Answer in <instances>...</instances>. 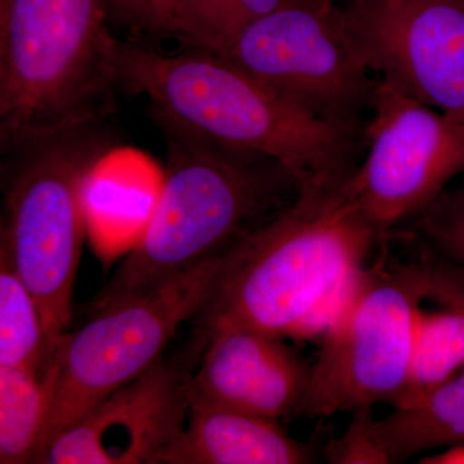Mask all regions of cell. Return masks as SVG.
Wrapping results in <instances>:
<instances>
[{"mask_svg": "<svg viewBox=\"0 0 464 464\" xmlns=\"http://www.w3.org/2000/svg\"><path fill=\"white\" fill-rule=\"evenodd\" d=\"M346 181L301 188L285 209L228 250L215 290L192 319L197 355L234 329L295 340L325 332L381 237Z\"/></svg>", "mask_w": 464, "mask_h": 464, "instance_id": "6da1fadb", "label": "cell"}, {"mask_svg": "<svg viewBox=\"0 0 464 464\" xmlns=\"http://www.w3.org/2000/svg\"><path fill=\"white\" fill-rule=\"evenodd\" d=\"M150 116L167 146L163 186L139 243L85 306L88 317L225 255L302 188L273 158L230 148L159 112Z\"/></svg>", "mask_w": 464, "mask_h": 464, "instance_id": "7a4b0ae2", "label": "cell"}, {"mask_svg": "<svg viewBox=\"0 0 464 464\" xmlns=\"http://www.w3.org/2000/svg\"><path fill=\"white\" fill-rule=\"evenodd\" d=\"M109 63L116 90L208 139L280 161L302 188L355 170L362 130L317 118L222 54L192 45L166 53L112 35Z\"/></svg>", "mask_w": 464, "mask_h": 464, "instance_id": "3957f363", "label": "cell"}, {"mask_svg": "<svg viewBox=\"0 0 464 464\" xmlns=\"http://www.w3.org/2000/svg\"><path fill=\"white\" fill-rule=\"evenodd\" d=\"M111 118L87 119L2 149L0 246L38 302L53 346L72 323L84 188L114 145Z\"/></svg>", "mask_w": 464, "mask_h": 464, "instance_id": "277c9868", "label": "cell"}, {"mask_svg": "<svg viewBox=\"0 0 464 464\" xmlns=\"http://www.w3.org/2000/svg\"><path fill=\"white\" fill-rule=\"evenodd\" d=\"M102 0H0L2 149L114 114Z\"/></svg>", "mask_w": 464, "mask_h": 464, "instance_id": "5b68a950", "label": "cell"}, {"mask_svg": "<svg viewBox=\"0 0 464 464\" xmlns=\"http://www.w3.org/2000/svg\"><path fill=\"white\" fill-rule=\"evenodd\" d=\"M430 290V270L364 268L323 333L298 418L398 405L411 374L415 319Z\"/></svg>", "mask_w": 464, "mask_h": 464, "instance_id": "8992f818", "label": "cell"}, {"mask_svg": "<svg viewBox=\"0 0 464 464\" xmlns=\"http://www.w3.org/2000/svg\"><path fill=\"white\" fill-rule=\"evenodd\" d=\"M226 262L227 252L58 337L56 392L33 463L60 433L163 359L179 326L209 299Z\"/></svg>", "mask_w": 464, "mask_h": 464, "instance_id": "52a82bcc", "label": "cell"}, {"mask_svg": "<svg viewBox=\"0 0 464 464\" xmlns=\"http://www.w3.org/2000/svg\"><path fill=\"white\" fill-rule=\"evenodd\" d=\"M222 56L323 121L362 130L371 110L377 76L333 0H286Z\"/></svg>", "mask_w": 464, "mask_h": 464, "instance_id": "ba28073f", "label": "cell"}, {"mask_svg": "<svg viewBox=\"0 0 464 464\" xmlns=\"http://www.w3.org/2000/svg\"><path fill=\"white\" fill-rule=\"evenodd\" d=\"M368 152L346 186L381 235L420 215L464 170V125L377 78Z\"/></svg>", "mask_w": 464, "mask_h": 464, "instance_id": "9c48e42d", "label": "cell"}, {"mask_svg": "<svg viewBox=\"0 0 464 464\" xmlns=\"http://www.w3.org/2000/svg\"><path fill=\"white\" fill-rule=\"evenodd\" d=\"M342 11L378 79L464 125V0H351Z\"/></svg>", "mask_w": 464, "mask_h": 464, "instance_id": "30bf717a", "label": "cell"}, {"mask_svg": "<svg viewBox=\"0 0 464 464\" xmlns=\"http://www.w3.org/2000/svg\"><path fill=\"white\" fill-rule=\"evenodd\" d=\"M190 378L159 360L60 433L36 464H159L185 430Z\"/></svg>", "mask_w": 464, "mask_h": 464, "instance_id": "8fae6325", "label": "cell"}, {"mask_svg": "<svg viewBox=\"0 0 464 464\" xmlns=\"http://www.w3.org/2000/svg\"><path fill=\"white\" fill-rule=\"evenodd\" d=\"M285 340L256 329L219 333L201 351L191 390L217 404L277 422L298 418L311 366Z\"/></svg>", "mask_w": 464, "mask_h": 464, "instance_id": "7c38bea8", "label": "cell"}, {"mask_svg": "<svg viewBox=\"0 0 464 464\" xmlns=\"http://www.w3.org/2000/svg\"><path fill=\"white\" fill-rule=\"evenodd\" d=\"M314 450L293 439L277 420L217 404L190 386V406L181 436L159 464H304Z\"/></svg>", "mask_w": 464, "mask_h": 464, "instance_id": "4fadbf2b", "label": "cell"}, {"mask_svg": "<svg viewBox=\"0 0 464 464\" xmlns=\"http://www.w3.org/2000/svg\"><path fill=\"white\" fill-rule=\"evenodd\" d=\"M463 271L460 266L457 271L432 273L430 297L439 299L445 308L418 310L408 387L396 406L417 401L464 369Z\"/></svg>", "mask_w": 464, "mask_h": 464, "instance_id": "5bb4252c", "label": "cell"}, {"mask_svg": "<svg viewBox=\"0 0 464 464\" xmlns=\"http://www.w3.org/2000/svg\"><path fill=\"white\" fill-rule=\"evenodd\" d=\"M374 431L390 463L464 444V372L411 404L395 406Z\"/></svg>", "mask_w": 464, "mask_h": 464, "instance_id": "9a60e30c", "label": "cell"}, {"mask_svg": "<svg viewBox=\"0 0 464 464\" xmlns=\"http://www.w3.org/2000/svg\"><path fill=\"white\" fill-rule=\"evenodd\" d=\"M56 383V351L44 371L0 366V463L34 462Z\"/></svg>", "mask_w": 464, "mask_h": 464, "instance_id": "2e32d148", "label": "cell"}, {"mask_svg": "<svg viewBox=\"0 0 464 464\" xmlns=\"http://www.w3.org/2000/svg\"><path fill=\"white\" fill-rule=\"evenodd\" d=\"M56 346L48 341L32 290L0 246V366L44 371Z\"/></svg>", "mask_w": 464, "mask_h": 464, "instance_id": "e0dca14e", "label": "cell"}, {"mask_svg": "<svg viewBox=\"0 0 464 464\" xmlns=\"http://www.w3.org/2000/svg\"><path fill=\"white\" fill-rule=\"evenodd\" d=\"M286 0H181L174 35L192 47L224 54L246 27Z\"/></svg>", "mask_w": 464, "mask_h": 464, "instance_id": "ac0fdd59", "label": "cell"}, {"mask_svg": "<svg viewBox=\"0 0 464 464\" xmlns=\"http://www.w3.org/2000/svg\"><path fill=\"white\" fill-rule=\"evenodd\" d=\"M420 222L433 246L464 267V186L451 194L442 192Z\"/></svg>", "mask_w": 464, "mask_h": 464, "instance_id": "d6986e66", "label": "cell"}, {"mask_svg": "<svg viewBox=\"0 0 464 464\" xmlns=\"http://www.w3.org/2000/svg\"><path fill=\"white\" fill-rule=\"evenodd\" d=\"M353 420L341 438L332 440L325 449L326 462L337 464H389L374 431L372 408L353 411Z\"/></svg>", "mask_w": 464, "mask_h": 464, "instance_id": "ffe728a7", "label": "cell"}, {"mask_svg": "<svg viewBox=\"0 0 464 464\" xmlns=\"http://www.w3.org/2000/svg\"><path fill=\"white\" fill-rule=\"evenodd\" d=\"M106 14L137 33L174 35L181 0H102Z\"/></svg>", "mask_w": 464, "mask_h": 464, "instance_id": "44dd1931", "label": "cell"}, {"mask_svg": "<svg viewBox=\"0 0 464 464\" xmlns=\"http://www.w3.org/2000/svg\"><path fill=\"white\" fill-rule=\"evenodd\" d=\"M420 463L423 464H464V444L457 447L447 448L441 453L424 457Z\"/></svg>", "mask_w": 464, "mask_h": 464, "instance_id": "7402d4cb", "label": "cell"}, {"mask_svg": "<svg viewBox=\"0 0 464 464\" xmlns=\"http://www.w3.org/2000/svg\"><path fill=\"white\" fill-rule=\"evenodd\" d=\"M462 372H464V369H463V371H462Z\"/></svg>", "mask_w": 464, "mask_h": 464, "instance_id": "603a6c76", "label": "cell"}]
</instances>
